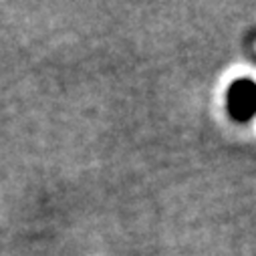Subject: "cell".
<instances>
[{
    "label": "cell",
    "mask_w": 256,
    "mask_h": 256,
    "mask_svg": "<svg viewBox=\"0 0 256 256\" xmlns=\"http://www.w3.org/2000/svg\"><path fill=\"white\" fill-rule=\"evenodd\" d=\"M228 113L234 121H248L256 113V83L252 79H236L226 97Z\"/></svg>",
    "instance_id": "1"
}]
</instances>
